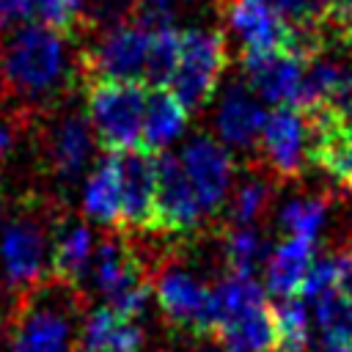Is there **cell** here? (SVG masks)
Instances as JSON below:
<instances>
[{"mask_svg":"<svg viewBox=\"0 0 352 352\" xmlns=\"http://www.w3.org/2000/svg\"><path fill=\"white\" fill-rule=\"evenodd\" d=\"M338 278H341V256H316L305 280H302V300L311 302L316 300L319 294L330 292L338 286Z\"/></svg>","mask_w":352,"mask_h":352,"instance_id":"4dcf8cb0","label":"cell"},{"mask_svg":"<svg viewBox=\"0 0 352 352\" xmlns=\"http://www.w3.org/2000/svg\"><path fill=\"white\" fill-rule=\"evenodd\" d=\"M338 289L352 300V253L341 256V278H338Z\"/></svg>","mask_w":352,"mask_h":352,"instance_id":"836d02e7","label":"cell"},{"mask_svg":"<svg viewBox=\"0 0 352 352\" xmlns=\"http://www.w3.org/2000/svg\"><path fill=\"white\" fill-rule=\"evenodd\" d=\"M270 195H272V190H270L267 179H261V176L245 179L231 198V223L234 226H253L261 217V212L267 209Z\"/></svg>","mask_w":352,"mask_h":352,"instance_id":"f1b7e54d","label":"cell"},{"mask_svg":"<svg viewBox=\"0 0 352 352\" xmlns=\"http://www.w3.org/2000/svg\"><path fill=\"white\" fill-rule=\"evenodd\" d=\"M14 143H16V129L11 126V121H8V118H0V162L11 154Z\"/></svg>","mask_w":352,"mask_h":352,"instance_id":"d6a6232c","label":"cell"},{"mask_svg":"<svg viewBox=\"0 0 352 352\" xmlns=\"http://www.w3.org/2000/svg\"><path fill=\"white\" fill-rule=\"evenodd\" d=\"M94 129L88 124V116L66 113L58 118V124L50 132V162L60 179H74L82 173L94 154Z\"/></svg>","mask_w":352,"mask_h":352,"instance_id":"2e32d148","label":"cell"},{"mask_svg":"<svg viewBox=\"0 0 352 352\" xmlns=\"http://www.w3.org/2000/svg\"><path fill=\"white\" fill-rule=\"evenodd\" d=\"M94 283L104 297V305L126 319H138L154 283L146 278L143 264L126 236H104L94 256Z\"/></svg>","mask_w":352,"mask_h":352,"instance_id":"277c9868","label":"cell"},{"mask_svg":"<svg viewBox=\"0 0 352 352\" xmlns=\"http://www.w3.org/2000/svg\"><path fill=\"white\" fill-rule=\"evenodd\" d=\"M223 253L231 275H248V278H256L258 264H267L270 258V248L253 226H234L226 234Z\"/></svg>","mask_w":352,"mask_h":352,"instance_id":"484cf974","label":"cell"},{"mask_svg":"<svg viewBox=\"0 0 352 352\" xmlns=\"http://www.w3.org/2000/svg\"><path fill=\"white\" fill-rule=\"evenodd\" d=\"M148 38L151 28L143 22H121L102 33L94 50L85 58L94 80H116V82H146V60H148Z\"/></svg>","mask_w":352,"mask_h":352,"instance_id":"9c48e42d","label":"cell"},{"mask_svg":"<svg viewBox=\"0 0 352 352\" xmlns=\"http://www.w3.org/2000/svg\"><path fill=\"white\" fill-rule=\"evenodd\" d=\"M154 297L162 316L192 336L214 333V289L182 264H165L154 280Z\"/></svg>","mask_w":352,"mask_h":352,"instance_id":"52a82bcc","label":"cell"},{"mask_svg":"<svg viewBox=\"0 0 352 352\" xmlns=\"http://www.w3.org/2000/svg\"><path fill=\"white\" fill-rule=\"evenodd\" d=\"M264 121H267V110L248 82L226 85L217 113H214L220 143L234 146V148H250L253 143H258Z\"/></svg>","mask_w":352,"mask_h":352,"instance_id":"9a60e30c","label":"cell"},{"mask_svg":"<svg viewBox=\"0 0 352 352\" xmlns=\"http://www.w3.org/2000/svg\"><path fill=\"white\" fill-rule=\"evenodd\" d=\"M182 55V33L170 25L151 28L148 38V60H146V85L148 88H168Z\"/></svg>","mask_w":352,"mask_h":352,"instance_id":"d4e9b609","label":"cell"},{"mask_svg":"<svg viewBox=\"0 0 352 352\" xmlns=\"http://www.w3.org/2000/svg\"><path fill=\"white\" fill-rule=\"evenodd\" d=\"M60 3H63V6H66V8L72 11V14H74V11L80 8V0H60Z\"/></svg>","mask_w":352,"mask_h":352,"instance_id":"74e56055","label":"cell"},{"mask_svg":"<svg viewBox=\"0 0 352 352\" xmlns=\"http://www.w3.org/2000/svg\"><path fill=\"white\" fill-rule=\"evenodd\" d=\"M206 220V212L182 168V160L170 151L157 154V226L162 231L187 234Z\"/></svg>","mask_w":352,"mask_h":352,"instance_id":"8fae6325","label":"cell"},{"mask_svg":"<svg viewBox=\"0 0 352 352\" xmlns=\"http://www.w3.org/2000/svg\"><path fill=\"white\" fill-rule=\"evenodd\" d=\"M223 69H226L223 33L206 28H190L182 33V55L168 82V91L192 113L214 96Z\"/></svg>","mask_w":352,"mask_h":352,"instance_id":"5b68a950","label":"cell"},{"mask_svg":"<svg viewBox=\"0 0 352 352\" xmlns=\"http://www.w3.org/2000/svg\"><path fill=\"white\" fill-rule=\"evenodd\" d=\"M214 336L223 352H267L278 344V327L272 305L242 311L217 322Z\"/></svg>","mask_w":352,"mask_h":352,"instance_id":"d6986e66","label":"cell"},{"mask_svg":"<svg viewBox=\"0 0 352 352\" xmlns=\"http://www.w3.org/2000/svg\"><path fill=\"white\" fill-rule=\"evenodd\" d=\"M226 22L242 47V55H264L289 50L292 25L267 0H228Z\"/></svg>","mask_w":352,"mask_h":352,"instance_id":"4fadbf2b","label":"cell"},{"mask_svg":"<svg viewBox=\"0 0 352 352\" xmlns=\"http://www.w3.org/2000/svg\"><path fill=\"white\" fill-rule=\"evenodd\" d=\"M245 82L256 91V96L272 107H297L305 60L294 52H264V55H242L239 58Z\"/></svg>","mask_w":352,"mask_h":352,"instance_id":"5bb4252c","label":"cell"},{"mask_svg":"<svg viewBox=\"0 0 352 352\" xmlns=\"http://www.w3.org/2000/svg\"><path fill=\"white\" fill-rule=\"evenodd\" d=\"M82 209L85 214L104 226V228H116L124 223L121 214V179H118V165H116V154H107L88 176L85 190H82Z\"/></svg>","mask_w":352,"mask_h":352,"instance_id":"44dd1931","label":"cell"},{"mask_svg":"<svg viewBox=\"0 0 352 352\" xmlns=\"http://www.w3.org/2000/svg\"><path fill=\"white\" fill-rule=\"evenodd\" d=\"M77 300L74 289L47 278L25 292L11 330V352H77Z\"/></svg>","mask_w":352,"mask_h":352,"instance_id":"7a4b0ae2","label":"cell"},{"mask_svg":"<svg viewBox=\"0 0 352 352\" xmlns=\"http://www.w3.org/2000/svg\"><path fill=\"white\" fill-rule=\"evenodd\" d=\"M11 25H47L69 33L74 14L60 0H0V28Z\"/></svg>","mask_w":352,"mask_h":352,"instance_id":"603a6c76","label":"cell"},{"mask_svg":"<svg viewBox=\"0 0 352 352\" xmlns=\"http://www.w3.org/2000/svg\"><path fill=\"white\" fill-rule=\"evenodd\" d=\"M311 305H314V324L319 336L352 338V300L338 286L311 300Z\"/></svg>","mask_w":352,"mask_h":352,"instance_id":"83f0119b","label":"cell"},{"mask_svg":"<svg viewBox=\"0 0 352 352\" xmlns=\"http://www.w3.org/2000/svg\"><path fill=\"white\" fill-rule=\"evenodd\" d=\"M179 160L206 217L220 212V206L226 204L228 187L234 182V160H231L228 146L209 135H195L182 148Z\"/></svg>","mask_w":352,"mask_h":352,"instance_id":"30bf717a","label":"cell"},{"mask_svg":"<svg viewBox=\"0 0 352 352\" xmlns=\"http://www.w3.org/2000/svg\"><path fill=\"white\" fill-rule=\"evenodd\" d=\"M146 82L94 80L88 88V124L110 154L140 148L146 116Z\"/></svg>","mask_w":352,"mask_h":352,"instance_id":"3957f363","label":"cell"},{"mask_svg":"<svg viewBox=\"0 0 352 352\" xmlns=\"http://www.w3.org/2000/svg\"><path fill=\"white\" fill-rule=\"evenodd\" d=\"M6 91L30 104H47L72 88L74 66L69 33L47 25H19L0 52Z\"/></svg>","mask_w":352,"mask_h":352,"instance_id":"6da1fadb","label":"cell"},{"mask_svg":"<svg viewBox=\"0 0 352 352\" xmlns=\"http://www.w3.org/2000/svg\"><path fill=\"white\" fill-rule=\"evenodd\" d=\"M338 30H341V33H344V38L352 44V16H349L346 22H341V25H338Z\"/></svg>","mask_w":352,"mask_h":352,"instance_id":"d590c367","label":"cell"},{"mask_svg":"<svg viewBox=\"0 0 352 352\" xmlns=\"http://www.w3.org/2000/svg\"><path fill=\"white\" fill-rule=\"evenodd\" d=\"M140 346H143L140 324L102 305L91 311L88 319L82 322L77 352H140Z\"/></svg>","mask_w":352,"mask_h":352,"instance_id":"e0dca14e","label":"cell"},{"mask_svg":"<svg viewBox=\"0 0 352 352\" xmlns=\"http://www.w3.org/2000/svg\"><path fill=\"white\" fill-rule=\"evenodd\" d=\"M91 253H94L91 228L74 217L60 223L52 236V278L74 286L85 275L91 264Z\"/></svg>","mask_w":352,"mask_h":352,"instance_id":"7402d4cb","label":"cell"},{"mask_svg":"<svg viewBox=\"0 0 352 352\" xmlns=\"http://www.w3.org/2000/svg\"><path fill=\"white\" fill-rule=\"evenodd\" d=\"M352 16V0H330V22L341 25Z\"/></svg>","mask_w":352,"mask_h":352,"instance_id":"e575fe53","label":"cell"},{"mask_svg":"<svg viewBox=\"0 0 352 352\" xmlns=\"http://www.w3.org/2000/svg\"><path fill=\"white\" fill-rule=\"evenodd\" d=\"M0 261L6 280L22 292H30L47 280V264L52 267V248L47 226L38 214L22 212L6 226L0 239Z\"/></svg>","mask_w":352,"mask_h":352,"instance_id":"ba28073f","label":"cell"},{"mask_svg":"<svg viewBox=\"0 0 352 352\" xmlns=\"http://www.w3.org/2000/svg\"><path fill=\"white\" fill-rule=\"evenodd\" d=\"M292 28L330 22V0H267Z\"/></svg>","mask_w":352,"mask_h":352,"instance_id":"f546056e","label":"cell"},{"mask_svg":"<svg viewBox=\"0 0 352 352\" xmlns=\"http://www.w3.org/2000/svg\"><path fill=\"white\" fill-rule=\"evenodd\" d=\"M272 316H275V327H278V341L289 344L300 352L308 349L311 341V311L308 302L302 297H280L272 305Z\"/></svg>","mask_w":352,"mask_h":352,"instance_id":"4316f807","label":"cell"},{"mask_svg":"<svg viewBox=\"0 0 352 352\" xmlns=\"http://www.w3.org/2000/svg\"><path fill=\"white\" fill-rule=\"evenodd\" d=\"M327 209H330L327 195H294L280 206L278 226L289 236H302L314 242L322 226L327 223Z\"/></svg>","mask_w":352,"mask_h":352,"instance_id":"cb8c5ba5","label":"cell"},{"mask_svg":"<svg viewBox=\"0 0 352 352\" xmlns=\"http://www.w3.org/2000/svg\"><path fill=\"white\" fill-rule=\"evenodd\" d=\"M187 116H190V110L168 88H148L140 148H146L151 154L168 151V146L184 135Z\"/></svg>","mask_w":352,"mask_h":352,"instance_id":"ffe728a7","label":"cell"},{"mask_svg":"<svg viewBox=\"0 0 352 352\" xmlns=\"http://www.w3.org/2000/svg\"><path fill=\"white\" fill-rule=\"evenodd\" d=\"M258 148L267 168L278 179H297L308 162H314L316 129L311 113L300 107H275L267 113Z\"/></svg>","mask_w":352,"mask_h":352,"instance_id":"8992f818","label":"cell"},{"mask_svg":"<svg viewBox=\"0 0 352 352\" xmlns=\"http://www.w3.org/2000/svg\"><path fill=\"white\" fill-rule=\"evenodd\" d=\"M314 352H352V338H338V336H319Z\"/></svg>","mask_w":352,"mask_h":352,"instance_id":"1f68e13d","label":"cell"},{"mask_svg":"<svg viewBox=\"0 0 352 352\" xmlns=\"http://www.w3.org/2000/svg\"><path fill=\"white\" fill-rule=\"evenodd\" d=\"M314 242L302 236H286L278 248H272L264 264V286L275 297H294L302 289V280L314 264Z\"/></svg>","mask_w":352,"mask_h":352,"instance_id":"ac0fdd59","label":"cell"},{"mask_svg":"<svg viewBox=\"0 0 352 352\" xmlns=\"http://www.w3.org/2000/svg\"><path fill=\"white\" fill-rule=\"evenodd\" d=\"M121 179V214L129 228L157 226V154L146 148L116 154Z\"/></svg>","mask_w":352,"mask_h":352,"instance_id":"7c38bea8","label":"cell"},{"mask_svg":"<svg viewBox=\"0 0 352 352\" xmlns=\"http://www.w3.org/2000/svg\"><path fill=\"white\" fill-rule=\"evenodd\" d=\"M267 352H300V349H294V346H289V344H280V341H278V344H275L272 349H267Z\"/></svg>","mask_w":352,"mask_h":352,"instance_id":"8d00e7d4","label":"cell"}]
</instances>
